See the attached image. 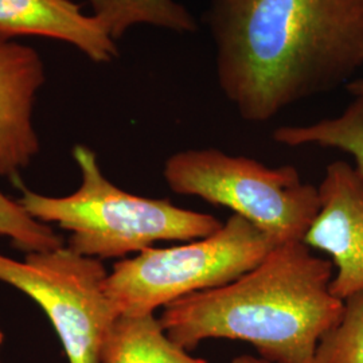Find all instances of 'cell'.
Masks as SVG:
<instances>
[{
    "mask_svg": "<svg viewBox=\"0 0 363 363\" xmlns=\"http://www.w3.org/2000/svg\"><path fill=\"white\" fill-rule=\"evenodd\" d=\"M73 156L81 171L76 193L55 198L23 189L18 202L33 218L69 232V247L79 255L101 261L124 259L159 241H194L223 226L211 214L121 190L105 178L86 145H76Z\"/></svg>",
    "mask_w": 363,
    "mask_h": 363,
    "instance_id": "obj_3",
    "label": "cell"
},
{
    "mask_svg": "<svg viewBox=\"0 0 363 363\" xmlns=\"http://www.w3.org/2000/svg\"><path fill=\"white\" fill-rule=\"evenodd\" d=\"M205 21L220 89L250 123L335 89L363 66V0H210Z\"/></svg>",
    "mask_w": 363,
    "mask_h": 363,
    "instance_id": "obj_1",
    "label": "cell"
},
{
    "mask_svg": "<svg viewBox=\"0 0 363 363\" xmlns=\"http://www.w3.org/2000/svg\"><path fill=\"white\" fill-rule=\"evenodd\" d=\"M108 274L101 259L69 247L31 252L23 261L0 255V281L38 303L69 363H101L105 337L118 318L105 292Z\"/></svg>",
    "mask_w": 363,
    "mask_h": 363,
    "instance_id": "obj_6",
    "label": "cell"
},
{
    "mask_svg": "<svg viewBox=\"0 0 363 363\" xmlns=\"http://www.w3.org/2000/svg\"><path fill=\"white\" fill-rule=\"evenodd\" d=\"M0 234L27 252H43L64 247L62 238L48 223L33 218L25 208L0 191Z\"/></svg>",
    "mask_w": 363,
    "mask_h": 363,
    "instance_id": "obj_14",
    "label": "cell"
},
{
    "mask_svg": "<svg viewBox=\"0 0 363 363\" xmlns=\"http://www.w3.org/2000/svg\"><path fill=\"white\" fill-rule=\"evenodd\" d=\"M232 363H272L261 357H253V355H238L235 357Z\"/></svg>",
    "mask_w": 363,
    "mask_h": 363,
    "instance_id": "obj_16",
    "label": "cell"
},
{
    "mask_svg": "<svg viewBox=\"0 0 363 363\" xmlns=\"http://www.w3.org/2000/svg\"><path fill=\"white\" fill-rule=\"evenodd\" d=\"M346 89H347V91H349L350 94H352L354 97H363V77L350 81V82L346 85Z\"/></svg>",
    "mask_w": 363,
    "mask_h": 363,
    "instance_id": "obj_15",
    "label": "cell"
},
{
    "mask_svg": "<svg viewBox=\"0 0 363 363\" xmlns=\"http://www.w3.org/2000/svg\"><path fill=\"white\" fill-rule=\"evenodd\" d=\"M318 190L320 208L303 242L331 257L337 274L330 289L345 301L363 292V178L337 160L327 166Z\"/></svg>",
    "mask_w": 363,
    "mask_h": 363,
    "instance_id": "obj_7",
    "label": "cell"
},
{
    "mask_svg": "<svg viewBox=\"0 0 363 363\" xmlns=\"http://www.w3.org/2000/svg\"><path fill=\"white\" fill-rule=\"evenodd\" d=\"M272 138L286 147L316 144L347 152L354 157L355 169L363 178V97H354L339 116L311 125L279 127Z\"/></svg>",
    "mask_w": 363,
    "mask_h": 363,
    "instance_id": "obj_12",
    "label": "cell"
},
{
    "mask_svg": "<svg viewBox=\"0 0 363 363\" xmlns=\"http://www.w3.org/2000/svg\"><path fill=\"white\" fill-rule=\"evenodd\" d=\"M312 363H363V292L345 300L340 320L322 337Z\"/></svg>",
    "mask_w": 363,
    "mask_h": 363,
    "instance_id": "obj_13",
    "label": "cell"
},
{
    "mask_svg": "<svg viewBox=\"0 0 363 363\" xmlns=\"http://www.w3.org/2000/svg\"><path fill=\"white\" fill-rule=\"evenodd\" d=\"M3 339H4V335H3V333H1V330H0V346H1V343H3Z\"/></svg>",
    "mask_w": 363,
    "mask_h": 363,
    "instance_id": "obj_17",
    "label": "cell"
},
{
    "mask_svg": "<svg viewBox=\"0 0 363 363\" xmlns=\"http://www.w3.org/2000/svg\"><path fill=\"white\" fill-rule=\"evenodd\" d=\"M277 244L233 214L205 238L171 247H148L117 261L105 281L120 315H148L196 292L228 286L256 268Z\"/></svg>",
    "mask_w": 363,
    "mask_h": 363,
    "instance_id": "obj_4",
    "label": "cell"
},
{
    "mask_svg": "<svg viewBox=\"0 0 363 363\" xmlns=\"http://www.w3.org/2000/svg\"><path fill=\"white\" fill-rule=\"evenodd\" d=\"M163 177L171 191L233 210L277 245L303 241L320 208L318 187L303 182L294 166L271 169L217 148L169 156Z\"/></svg>",
    "mask_w": 363,
    "mask_h": 363,
    "instance_id": "obj_5",
    "label": "cell"
},
{
    "mask_svg": "<svg viewBox=\"0 0 363 363\" xmlns=\"http://www.w3.org/2000/svg\"><path fill=\"white\" fill-rule=\"evenodd\" d=\"M333 269L303 241L284 242L233 283L166 306L159 320L189 352L208 339H230L269 362L312 363L345 310L330 289Z\"/></svg>",
    "mask_w": 363,
    "mask_h": 363,
    "instance_id": "obj_2",
    "label": "cell"
},
{
    "mask_svg": "<svg viewBox=\"0 0 363 363\" xmlns=\"http://www.w3.org/2000/svg\"><path fill=\"white\" fill-rule=\"evenodd\" d=\"M45 79V64L33 48L10 40L0 42V175L3 177H16L38 154L33 111Z\"/></svg>",
    "mask_w": 363,
    "mask_h": 363,
    "instance_id": "obj_8",
    "label": "cell"
},
{
    "mask_svg": "<svg viewBox=\"0 0 363 363\" xmlns=\"http://www.w3.org/2000/svg\"><path fill=\"white\" fill-rule=\"evenodd\" d=\"M22 35L64 40L96 64L118 55L116 40L72 0H0V42Z\"/></svg>",
    "mask_w": 363,
    "mask_h": 363,
    "instance_id": "obj_9",
    "label": "cell"
},
{
    "mask_svg": "<svg viewBox=\"0 0 363 363\" xmlns=\"http://www.w3.org/2000/svg\"><path fill=\"white\" fill-rule=\"evenodd\" d=\"M101 363H208L182 349L154 313L120 315L105 337Z\"/></svg>",
    "mask_w": 363,
    "mask_h": 363,
    "instance_id": "obj_10",
    "label": "cell"
},
{
    "mask_svg": "<svg viewBox=\"0 0 363 363\" xmlns=\"http://www.w3.org/2000/svg\"><path fill=\"white\" fill-rule=\"evenodd\" d=\"M91 13L117 40L136 25L166 28L179 34L199 30L194 16L175 0H88Z\"/></svg>",
    "mask_w": 363,
    "mask_h": 363,
    "instance_id": "obj_11",
    "label": "cell"
}]
</instances>
